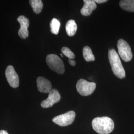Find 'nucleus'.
<instances>
[{"label": "nucleus", "instance_id": "obj_1", "mask_svg": "<svg viewBox=\"0 0 134 134\" xmlns=\"http://www.w3.org/2000/svg\"><path fill=\"white\" fill-rule=\"evenodd\" d=\"M91 124L94 130L99 134H110L114 128L113 121L108 117H96Z\"/></svg>", "mask_w": 134, "mask_h": 134}, {"label": "nucleus", "instance_id": "obj_2", "mask_svg": "<svg viewBox=\"0 0 134 134\" xmlns=\"http://www.w3.org/2000/svg\"><path fill=\"white\" fill-rule=\"evenodd\" d=\"M108 59L113 74L119 79H124L126 77L125 71L119 56L114 49L108 51Z\"/></svg>", "mask_w": 134, "mask_h": 134}, {"label": "nucleus", "instance_id": "obj_3", "mask_svg": "<svg viewBox=\"0 0 134 134\" xmlns=\"http://www.w3.org/2000/svg\"><path fill=\"white\" fill-rule=\"evenodd\" d=\"M46 61L49 67L58 74H63L65 72V66L61 59L55 54L47 56Z\"/></svg>", "mask_w": 134, "mask_h": 134}, {"label": "nucleus", "instance_id": "obj_4", "mask_svg": "<svg viewBox=\"0 0 134 134\" xmlns=\"http://www.w3.org/2000/svg\"><path fill=\"white\" fill-rule=\"evenodd\" d=\"M76 87L78 92L81 96H90L94 91L96 84L94 82H89L81 79L77 82Z\"/></svg>", "mask_w": 134, "mask_h": 134}, {"label": "nucleus", "instance_id": "obj_5", "mask_svg": "<svg viewBox=\"0 0 134 134\" xmlns=\"http://www.w3.org/2000/svg\"><path fill=\"white\" fill-rule=\"evenodd\" d=\"M117 48L120 57L125 62L130 61L133 58L131 49L125 40L120 39L117 42Z\"/></svg>", "mask_w": 134, "mask_h": 134}, {"label": "nucleus", "instance_id": "obj_6", "mask_svg": "<svg viewBox=\"0 0 134 134\" xmlns=\"http://www.w3.org/2000/svg\"><path fill=\"white\" fill-rule=\"evenodd\" d=\"M75 117L76 113L73 111H70L54 117L52 119V121L60 126H67L72 124Z\"/></svg>", "mask_w": 134, "mask_h": 134}, {"label": "nucleus", "instance_id": "obj_7", "mask_svg": "<svg viewBox=\"0 0 134 134\" xmlns=\"http://www.w3.org/2000/svg\"><path fill=\"white\" fill-rule=\"evenodd\" d=\"M5 77L10 86L17 88L19 86V77L12 66H9L5 70Z\"/></svg>", "mask_w": 134, "mask_h": 134}, {"label": "nucleus", "instance_id": "obj_8", "mask_svg": "<svg viewBox=\"0 0 134 134\" xmlns=\"http://www.w3.org/2000/svg\"><path fill=\"white\" fill-rule=\"evenodd\" d=\"M61 99V95L59 91L56 89H52L49 93L47 98L42 101L41 106L43 108H49L58 102Z\"/></svg>", "mask_w": 134, "mask_h": 134}, {"label": "nucleus", "instance_id": "obj_9", "mask_svg": "<svg viewBox=\"0 0 134 134\" xmlns=\"http://www.w3.org/2000/svg\"><path fill=\"white\" fill-rule=\"evenodd\" d=\"M17 20L20 25L18 34L20 38L26 39L29 36L28 27L29 25V21L27 18L24 15H20L17 19Z\"/></svg>", "mask_w": 134, "mask_h": 134}, {"label": "nucleus", "instance_id": "obj_10", "mask_svg": "<svg viewBox=\"0 0 134 134\" xmlns=\"http://www.w3.org/2000/svg\"><path fill=\"white\" fill-rule=\"evenodd\" d=\"M38 90L40 92L49 93L52 90V85L48 80L39 77L36 80Z\"/></svg>", "mask_w": 134, "mask_h": 134}, {"label": "nucleus", "instance_id": "obj_11", "mask_svg": "<svg viewBox=\"0 0 134 134\" xmlns=\"http://www.w3.org/2000/svg\"><path fill=\"white\" fill-rule=\"evenodd\" d=\"M83 2L84 5L81 10V13L82 15L89 16L93 10H96L97 5L93 0H84Z\"/></svg>", "mask_w": 134, "mask_h": 134}, {"label": "nucleus", "instance_id": "obj_12", "mask_svg": "<svg viewBox=\"0 0 134 134\" xmlns=\"http://www.w3.org/2000/svg\"><path fill=\"white\" fill-rule=\"evenodd\" d=\"M66 30L67 34L69 36H72L76 33L77 30V24L75 20H69L66 25Z\"/></svg>", "mask_w": 134, "mask_h": 134}, {"label": "nucleus", "instance_id": "obj_13", "mask_svg": "<svg viewBox=\"0 0 134 134\" xmlns=\"http://www.w3.org/2000/svg\"><path fill=\"white\" fill-rule=\"evenodd\" d=\"M119 5L123 10L134 12V0H122L120 1Z\"/></svg>", "mask_w": 134, "mask_h": 134}, {"label": "nucleus", "instance_id": "obj_14", "mask_svg": "<svg viewBox=\"0 0 134 134\" xmlns=\"http://www.w3.org/2000/svg\"><path fill=\"white\" fill-rule=\"evenodd\" d=\"M29 3L35 13L38 14L42 11L43 4L41 0H30Z\"/></svg>", "mask_w": 134, "mask_h": 134}, {"label": "nucleus", "instance_id": "obj_15", "mask_svg": "<svg viewBox=\"0 0 134 134\" xmlns=\"http://www.w3.org/2000/svg\"><path fill=\"white\" fill-rule=\"evenodd\" d=\"M83 56L85 60L87 62L93 61L95 60V57L93 55L91 48L88 46H86L83 48Z\"/></svg>", "mask_w": 134, "mask_h": 134}, {"label": "nucleus", "instance_id": "obj_16", "mask_svg": "<svg viewBox=\"0 0 134 134\" xmlns=\"http://www.w3.org/2000/svg\"><path fill=\"white\" fill-rule=\"evenodd\" d=\"M50 26L51 33L54 34H58L61 26V23L59 20L56 18H54L51 20Z\"/></svg>", "mask_w": 134, "mask_h": 134}, {"label": "nucleus", "instance_id": "obj_17", "mask_svg": "<svg viewBox=\"0 0 134 134\" xmlns=\"http://www.w3.org/2000/svg\"><path fill=\"white\" fill-rule=\"evenodd\" d=\"M62 53L69 59H74L75 58V55L72 51L67 47H63L61 49Z\"/></svg>", "mask_w": 134, "mask_h": 134}, {"label": "nucleus", "instance_id": "obj_18", "mask_svg": "<svg viewBox=\"0 0 134 134\" xmlns=\"http://www.w3.org/2000/svg\"><path fill=\"white\" fill-rule=\"evenodd\" d=\"M68 62H69V63L72 66H75L76 65V62H75L74 60H72V59H69Z\"/></svg>", "mask_w": 134, "mask_h": 134}, {"label": "nucleus", "instance_id": "obj_19", "mask_svg": "<svg viewBox=\"0 0 134 134\" xmlns=\"http://www.w3.org/2000/svg\"><path fill=\"white\" fill-rule=\"evenodd\" d=\"M94 1L97 4H102L107 2V0H94Z\"/></svg>", "mask_w": 134, "mask_h": 134}, {"label": "nucleus", "instance_id": "obj_20", "mask_svg": "<svg viewBox=\"0 0 134 134\" xmlns=\"http://www.w3.org/2000/svg\"><path fill=\"white\" fill-rule=\"evenodd\" d=\"M0 134H9L5 130H1L0 131Z\"/></svg>", "mask_w": 134, "mask_h": 134}, {"label": "nucleus", "instance_id": "obj_21", "mask_svg": "<svg viewBox=\"0 0 134 134\" xmlns=\"http://www.w3.org/2000/svg\"><path fill=\"white\" fill-rule=\"evenodd\" d=\"M61 57H63L62 54H61Z\"/></svg>", "mask_w": 134, "mask_h": 134}]
</instances>
